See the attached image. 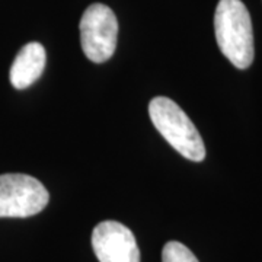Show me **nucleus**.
<instances>
[{
  "instance_id": "f257e3e1",
  "label": "nucleus",
  "mask_w": 262,
  "mask_h": 262,
  "mask_svg": "<svg viewBox=\"0 0 262 262\" xmlns=\"http://www.w3.org/2000/svg\"><path fill=\"white\" fill-rule=\"evenodd\" d=\"M217 46L237 69L251 67L255 56L251 15L241 0H220L214 13Z\"/></svg>"
},
{
  "instance_id": "0eeeda50",
  "label": "nucleus",
  "mask_w": 262,
  "mask_h": 262,
  "mask_svg": "<svg viewBox=\"0 0 262 262\" xmlns=\"http://www.w3.org/2000/svg\"><path fill=\"white\" fill-rule=\"evenodd\" d=\"M162 262H200L194 253L181 242L172 241L163 246Z\"/></svg>"
},
{
  "instance_id": "20e7f679",
  "label": "nucleus",
  "mask_w": 262,
  "mask_h": 262,
  "mask_svg": "<svg viewBox=\"0 0 262 262\" xmlns=\"http://www.w3.org/2000/svg\"><path fill=\"white\" fill-rule=\"evenodd\" d=\"M118 20L111 8L94 3L80 19V42L84 56L94 63L110 60L117 48Z\"/></svg>"
},
{
  "instance_id": "423d86ee",
  "label": "nucleus",
  "mask_w": 262,
  "mask_h": 262,
  "mask_svg": "<svg viewBox=\"0 0 262 262\" xmlns=\"http://www.w3.org/2000/svg\"><path fill=\"white\" fill-rule=\"evenodd\" d=\"M46 50L39 42L24 46L10 67V83L16 89H25L35 83L46 69Z\"/></svg>"
},
{
  "instance_id": "7ed1b4c3",
  "label": "nucleus",
  "mask_w": 262,
  "mask_h": 262,
  "mask_svg": "<svg viewBox=\"0 0 262 262\" xmlns=\"http://www.w3.org/2000/svg\"><path fill=\"white\" fill-rule=\"evenodd\" d=\"M50 194L38 179L25 173L0 175V219H25L41 213Z\"/></svg>"
},
{
  "instance_id": "f03ea898",
  "label": "nucleus",
  "mask_w": 262,
  "mask_h": 262,
  "mask_svg": "<svg viewBox=\"0 0 262 262\" xmlns=\"http://www.w3.org/2000/svg\"><path fill=\"white\" fill-rule=\"evenodd\" d=\"M149 115L156 130L184 158L203 162L206 146L200 131L178 103L166 96L153 98L149 103Z\"/></svg>"
},
{
  "instance_id": "39448f33",
  "label": "nucleus",
  "mask_w": 262,
  "mask_h": 262,
  "mask_svg": "<svg viewBox=\"0 0 262 262\" xmlns=\"http://www.w3.org/2000/svg\"><path fill=\"white\" fill-rule=\"evenodd\" d=\"M92 246L99 262H140V249L133 232L114 220L95 227Z\"/></svg>"
}]
</instances>
